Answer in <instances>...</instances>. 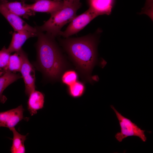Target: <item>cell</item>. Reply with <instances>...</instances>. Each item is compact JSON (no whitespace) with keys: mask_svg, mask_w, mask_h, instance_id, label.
Here are the masks:
<instances>
[{"mask_svg":"<svg viewBox=\"0 0 153 153\" xmlns=\"http://www.w3.org/2000/svg\"><path fill=\"white\" fill-rule=\"evenodd\" d=\"M97 33L79 37H69L61 41L81 76L90 82L93 81L91 73L97 61Z\"/></svg>","mask_w":153,"mask_h":153,"instance_id":"cell-1","label":"cell"},{"mask_svg":"<svg viewBox=\"0 0 153 153\" xmlns=\"http://www.w3.org/2000/svg\"><path fill=\"white\" fill-rule=\"evenodd\" d=\"M38 31L36 44L37 59L34 66L48 79L57 80L65 67L64 59L55 37Z\"/></svg>","mask_w":153,"mask_h":153,"instance_id":"cell-2","label":"cell"},{"mask_svg":"<svg viewBox=\"0 0 153 153\" xmlns=\"http://www.w3.org/2000/svg\"><path fill=\"white\" fill-rule=\"evenodd\" d=\"M81 3L80 0L70 3H64L60 9L50 14L49 19L41 26L36 27L37 29L53 37L59 35L62 28L70 22L76 16Z\"/></svg>","mask_w":153,"mask_h":153,"instance_id":"cell-3","label":"cell"},{"mask_svg":"<svg viewBox=\"0 0 153 153\" xmlns=\"http://www.w3.org/2000/svg\"><path fill=\"white\" fill-rule=\"evenodd\" d=\"M110 107L116 114L120 127V131L117 133L115 135L119 142H122L127 137L133 136L139 137L144 142L146 141L145 130L141 129L130 119L122 116L113 105H111Z\"/></svg>","mask_w":153,"mask_h":153,"instance_id":"cell-4","label":"cell"},{"mask_svg":"<svg viewBox=\"0 0 153 153\" xmlns=\"http://www.w3.org/2000/svg\"><path fill=\"white\" fill-rule=\"evenodd\" d=\"M18 52L22 60L20 72L25 84V93L29 96L35 90V68L30 62L27 55L22 48Z\"/></svg>","mask_w":153,"mask_h":153,"instance_id":"cell-5","label":"cell"},{"mask_svg":"<svg viewBox=\"0 0 153 153\" xmlns=\"http://www.w3.org/2000/svg\"><path fill=\"white\" fill-rule=\"evenodd\" d=\"M98 16L89 9L82 14L75 16L63 31L60 35L67 38L77 33L83 29L90 22Z\"/></svg>","mask_w":153,"mask_h":153,"instance_id":"cell-6","label":"cell"},{"mask_svg":"<svg viewBox=\"0 0 153 153\" xmlns=\"http://www.w3.org/2000/svg\"><path fill=\"white\" fill-rule=\"evenodd\" d=\"M0 13L7 20L14 31H27L37 33L36 27H33L26 23L20 17L11 12L0 1Z\"/></svg>","mask_w":153,"mask_h":153,"instance_id":"cell-7","label":"cell"},{"mask_svg":"<svg viewBox=\"0 0 153 153\" xmlns=\"http://www.w3.org/2000/svg\"><path fill=\"white\" fill-rule=\"evenodd\" d=\"M24 110L22 105H20L16 108L0 112V127H6L10 129L22 120H27L28 118L24 116Z\"/></svg>","mask_w":153,"mask_h":153,"instance_id":"cell-8","label":"cell"},{"mask_svg":"<svg viewBox=\"0 0 153 153\" xmlns=\"http://www.w3.org/2000/svg\"><path fill=\"white\" fill-rule=\"evenodd\" d=\"M63 5L62 0H36L31 4L26 3V7L35 12L51 14L60 9Z\"/></svg>","mask_w":153,"mask_h":153,"instance_id":"cell-9","label":"cell"},{"mask_svg":"<svg viewBox=\"0 0 153 153\" xmlns=\"http://www.w3.org/2000/svg\"><path fill=\"white\" fill-rule=\"evenodd\" d=\"M37 33L27 31H14L12 34L11 42L7 48L8 51L10 53L18 52L22 48V45L27 39L37 37Z\"/></svg>","mask_w":153,"mask_h":153,"instance_id":"cell-10","label":"cell"},{"mask_svg":"<svg viewBox=\"0 0 153 153\" xmlns=\"http://www.w3.org/2000/svg\"><path fill=\"white\" fill-rule=\"evenodd\" d=\"M0 1L9 10L20 17L28 19L30 16L35 14V12L26 7L25 2L18 1H10L7 0Z\"/></svg>","mask_w":153,"mask_h":153,"instance_id":"cell-11","label":"cell"},{"mask_svg":"<svg viewBox=\"0 0 153 153\" xmlns=\"http://www.w3.org/2000/svg\"><path fill=\"white\" fill-rule=\"evenodd\" d=\"M114 0H88L89 8L98 16L110 14Z\"/></svg>","mask_w":153,"mask_h":153,"instance_id":"cell-12","label":"cell"},{"mask_svg":"<svg viewBox=\"0 0 153 153\" xmlns=\"http://www.w3.org/2000/svg\"><path fill=\"white\" fill-rule=\"evenodd\" d=\"M27 109L31 116L36 114L38 110L42 109L44 102V97L42 92L35 90L29 96Z\"/></svg>","mask_w":153,"mask_h":153,"instance_id":"cell-13","label":"cell"},{"mask_svg":"<svg viewBox=\"0 0 153 153\" xmlns=\"http://www.w3.org/2000/svg\"><path fill=\"white\" fill-rule=\"evenodd\" d=\"M22 78L19 74L6 71L0 76V103H4L7 98L3 94L4 90L9 85L18 79Z\"/></svg>","mask_w":153,"mask_h":153,"instance_id":"cell-14","label":"cell"},{"mask_svg":"<svg viewBox=\"0 0 153 153\" xmlns=\"http://www.w3.org/2000/svg\"><path fill=\"white\" fill-rule=\"evenodd\" d=\"M13 134V138L10 151L12 153H24L25 148L24 143L26 139L27 135H23L18 133L14 127L10 129Z\"/></svg>","mask_w":153,"mask_h":153,"instance_id":"cell-15","label":"cell"},{"mask_svg":"<svg viewBox=\"0 0 153 153\" xmlns=\"http://www.w3.org/2000/svg\"><path fill=\"white\" fill-rule=\"evenodd\" d=\"M22 65L21 58L18 53L16 52L13 54L10 55L5 72L7 71L13 73L20 72Z\"/></svg>","mask_w":153,"mask_h":153,"instance_id":"cell-16","label":"cell"},{"mask_svg":"<svg viewBox=\"0 0 153 153\" xmlns=\"http://www.w3.org/2000/svg\"><path fill=\"white\" fill-rule=\"evenodd\" d=\"M10 54L5 46L0 50V76L5 72Z\"/></svg>","mask_w":153,"mask_h":153,"instance_id":"cell-17","label":"cell"},{"mask_svg":"<svg viewBox=\"0 0 153 153\" xmlns=\"http://www.w3.org/2000/svg\"><path fill=\"white\" fill-rule=\"evenodd\" d=\"M69 92L70 95L74 97H78L83 95L85 90V87L83 83L76 81L69 86Z\"/></svg>","mask_w":153,"mask_h":153,"instance_id":"cell-18","label":"cell"},{"mask_svg":"<svg viewBox=\"0 0 153 153\" xmlns=\"http://www.w3.org/2000/svg\"><path fill=\"white\" fill-rule=\"evenodd\" d=\"M77 75L74 71L70 70L65 72L62 75L61 80L63 83L68 86L72 84L77 79Z\"/></svg>","mask_w":153,"mask_h":153,"instance_id":"cell-19","label":"cell"},{"mask_svg":"<svg viewBox=\"0 0 153 153\" xmlns=\"http://www.w3.org/2000/svg\"><path fill=\"white\" fill-rule=\"evenodd\" d=\"M152 0H146L144 7L142 10V13H144L148 15L151 19H152Z\"/></svg>","mask_w":153,"mask_h":153,"instance_id":"cell-20","label":"cell"},{"mask_svg":"<svg viewBox=\"0 0 153 153\" xmlns=\"http://www.w3.org/2000/svg\"><path fill=\"white\" fill-rule=\"evenodd\" d=\"M9 1H22L24 2L26 1H31L34 2L36 0H7Z\"/></svg>","mask_w":153,"mask_h":153,"instance_id":"cell-21","label":"cell"},{"mask_svg":"<svg viewBox=\"0 0 153 153\" xmlns=\"http://www.w3.org/2000/svg\"><path fill=\"white\" fill-rule=\"evenodd\" d=\"M64 3H70L73 2L76 0H62Z\"/></svg>","mask_w":153,"mask_h":153,"instance_id":"cell-22","label":"cell"}]
</instances>
